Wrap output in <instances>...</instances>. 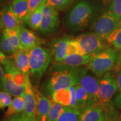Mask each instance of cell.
I'll return each instance as SVG.
<instances>
[{
    "mask_svg": "<svg viewBox=\"0 0 121 121\" xmlns=\"http://www.w3.org/2000/svg\"><path fill=\"white\" fill-rule=\"evenodd\" d=\"M23 98L25 104L24 112L33 121H36L37 99L28 74L25 75V88Z\"/></svg>",
    "mask_w": 121,
    "mask_h": 121,
    "instance_id": "obj_10",
    "label": "cell"
},
{
    "mask_svg": "<svg viewBox=\"0 0 121 121\" xmlns=\"http://www.w3.org/2000/svg\"><path fill=\"white\" fill-rule=\"evenodd\" d=\"M74 40L78 44L84 53L88 55H96L110 46L106 40L94 32L82 34Z\"/></svg>",
    "mask_w": 121,
    "mask_h": 121,
    "instance_id": "obj_5",
    "label": "cell"
},
{
    "mask_svg": "<svg viewBox=\"0 0 121 121\" xmlns=\"http://www.w3.org/2000/svg\"><path fill=\"white\" fill-rule=\"evenodd\" d=\"M118 64L121 66V58H120V60H119V62Z\"/></svg>",
    "mask_w": 121,
    "mask_h": 121,
    "instance_id": "obj_39",
    "label": "cell"
},
{
    "mask_svg": "<svg viewBox=\"0 0 121 121\" xmlns=\"http://www.w3.org/2000/svg\"><path fill=\"white\" fill-rule=\"evenodd\" d=\"M118 121H121V116L120 117V118H119Z\"/></svg>",
    "mask_w": 121,
    "mask_h": 121,
    "instance_id": "obj_40",
    "label": "cell"
},
{
    "mask_svg": "<svg viewBox=\"0 0 121 121\" xmlns=\"http://www.w3.org/2000/svg\"><path fill=\"white\" fill-rule=\"evenodd\" d=\"M25 108L23 96H15L8 107L6 112V117L10 118L15 114L23 112Z\"/></svg>",
    "mask_w": 121,
    "mask_h": 121,
    "instance_id": "obj_24",
    "label": "cell"
},
{
    "mask_svg": "<svg viewBox=\"0 0 121 121\" xmlns=\"http://www.w3.org/2000/svg\"><path fill=\"white\" fill-rule=\"evenodd\" d=\"M81 113L76 109L65 107L57 121H80Z\"/></svg>",
    "mask_w": 121,
    "mask_h": 121,
    "instance_id": "obj_25",
    "label": "cell"
},
{
    "mask_svg": "<svg viewBox=\"0 0 121 121\" xmlns=\"http://www.w3.org/2000/svg\"><path fill=\"white\" fill-rule=\"evenodd\" d=\"M114 102L116 107L121 110V93H119V94L116 96L114 99Z\"/></svg>",
    "mask_w": 121,
    "mask_h": 121,
    "instance_id": "obj_35",
    "label": "cell"
},
{
    "mask_svg": "<svg viewBox=\"0 0 121 121\" xmlns=\"http://www.w3.org/2000/svg\"><path fill=\"white\" fill-rule=\"evenodd\" d=\"M107 42L114 48L121 49V24L109 35Z\"/></svg>",
    "mask_w": 121,
    "mask_h": 121,
    "instance_id": "obj_27",
    "label": "cell"
},
{
    "mask_svg": "<svg viewBox=\"0 0 121 121\" xmlns=\"http://www.w3.org/2000/svg\"><path fill=\"white\" fill-rule=\"evenodd\" d=\"M69 38L64 37L57 40L54 45V60L60 62L67 56V49L69 40Z\"/></svg>",
    "mask_w": 121,
    "mask_h": 121,
    "instance_id": "obj_22",
    "label": "cell"
},
{
    "mask_svg": "<svg viewBox=\"0 0 121 121\" xmlns=\"http://www.w3.org/2000/svg\"><path fill=\"white\" fill-rule=\"evenodd\" d=\"M121 56L118 49L109 46L95 55L87 66L94 75L101 77L106 72L115 69Z\"/></svg>",
    "mask_w": 121,
    "mask_h": 121,
    "instance_id": "obj_3",
    "label": "cell"
},
{
    "mask_svg": "<svg viewBox=\"0 0 121 121\" xmlns=\"http://www.w3.org/2000/svg\"><path fill=\"white\" fill-rule=\"evenodd\" d=\"M3 26H4V25H3L2 20H1V15H0V31H1V30L2 29Z\"/></svg>",
    "mask_w": 121,
    "mask_h": 121,
    "instance_id": "obj_38",
    "label": "cell"
},
{
    "mask_svg": "<svg viewBox=\"0 0 121 121\" xmlns=\"http://www.w3.org/2000/svg\"><path fill=\"white\" fill-rule=\"evenodd\" d=\"M112 119H111L110 116V113L105 112L104 111L103 116L101 118V119L98 121H112Z\"/></svg>",
    "mask_w": 121,
    "mask_h": 121,
    "instance_id": "obj_36",
    "label": "cell"
},
{
    "mask_svg": "<svg viewBox=\"0 0 121 121\" xmlns=\"http://www.w3.org/2000/svg\"><path fill=\"white\" fill-rule=\"evenodd\" d=\"M7 59L8 58L5 56L4 54L0 49V64H2L4 65V63L6 62Z\"/></svg>",
    "mask_w": 121,
    "mask_h": 121,
    "instance_id": "obj_37",
    "label": "cell"
},
{
    "mask_svg": "<svg viewBox=\"0 0 121 121\" xmlns=\"http://www.w3.org/2000/svg\"><path fill=\"white\" fill-rule=\"evenodd\" d=\"M88 69L87 66L75 67L56 62L51 68L44 81V90L51 96L54 92L60 89L78 85Z\"/></svg>",
    "mask_w": 121,
    "mask_h": 121,
    "instance_id": "obj_1",
    "label": "cell"
},
{
    "mask_svg": "<svg viewBox=\"0 0 121 121\" xmlns=\"http://www.w3.org/2000/svg\"><path fill=\"white\" fill-rule=\"evenodd\" d=\"M10 5L20 24L25 22L29 13L28 0H13Z\"/></svg>",
    "mask_w": 121,
    "mask_h": 121,
    "instance_id": "obj_19",
    "label": "cell"
},
{
    "mask_svg": "<svg viewBox=\"0 0 121 121\" xmlns=\"http://www.w3.org/2000/svg\"><path fill=\"white\" fill-rule=\"evenodd\" d=\"M15 66L24 75L29 74V51L21 48L13 54Z\"/></svg>",
    "mask_w": 121,
    "mask_h": 121,
    "instance_id": "obj_17",
    "label": "cell"
},
{
    "mask_svg": "<svg viewBox=\"0 0 121 121\" xmlns=\"http://www.w3.org/2000/svg\"><path fill=\"white\" fill-rule=\"evenodd\" d=\"M19 29L4 28L0 38V49L4 54L13 55L20 49Z\"/></svg>",
    "mask_w": 121,
    "mask_h": 121,
    "instance_id": "obj_8",
    "label": "cell"
},
{
    "mask_svg": "<svg viewBox=\"0 0 121 121\" xmlns=\"http://www.w3.org/2000/svg\"><path fill=\"white\" fill-rule=\"evenodd\" d=\"M121 24V20L108 11L95 20L92 25L93 32L107 41V38Z\"/></svg>",
    "mask_w": 121,
    "mask_h": 121,
    "instance_id": "obj_7",
    "label": "cell"
},
{
    "mask_svg": "<svg viewBox=\"0 0 121 121\" xmlns=\"http://www.w3.org/2000/svg\"><path fill=\"white\" fill-rule=\"evenodd\" d=\"M53 102L65 107H71L77 109L76 99V86L60 89L51 95Z\"/></svg>",
    "mask_w": 121,
    "mask_h": 121,
    "instance_id": "obj_11",
    "label": "cell"
},
{
    "mask_svg": "<svg viewBox=\"0 0 121 121\" xmlns=\"http://www.w3.org/2000/svg\"><path fill=\"white\" fill-rule=\"evenodd\" d=\"M4 76V70L0 64V91L4 90L3 89V79Z\"/></svg>",
    "mask_w": 121,
    "mask_h": 121,
    "instance_id": "obj_34",
    "label": "cell"
},
{
    "mask_svg": "<svg viewBox=\"0 0 121 121\" xmlns=\"http://www.w3.org/2000/svg\"><path fill=\"white\" fill-rule=\"evenodd\" d=\"M11 96L4 90L0 91V109H4L9 107L12 101Z\"/></svg>",
    "mask_w": 121,
    "mask_h": 121,
    "instance_id": "obj_30",
    "label": "cell"
},
{
    "mask_svg": "<svg viewBox=\"0 0 121 121\" xmlns=\"http://www.w3.org/2000/svg\"><path fill=\"white\" fill-rule=\"evenodd\" d=\"M115 69H117V70L118 71L117 76L118 87L119 91L121 93V66L118 63L117 66H116V67Z\"/></svg>",
    "mask_w": 121,
    "mask_h": 121,
    "instance_id": "obj_33",
    "label": "cell"
},
{
    "mask_svg": "<svg viewBox=\"0 0 121 121\" xmlns=\"http://www.w3.org/2000/svg\"><path fill=\"white\" fill-rule=\"evenodd\" d=\"M45 1L46 4H49L58 11L67 8L73 0H45Z\"/></svg>",
    "mask_w": 121,
    "mask_h": 121,
    "instance_id": "obj_28",
    "label": "cell"
},
{
    "mask_svg": "<svg viewBox=\"0 0 121 121\" xmlns=\"http://www.w3.org/2000/svg\"><path fill=\"white\" fill-rule=\"evenodd\" d=\"M45 4V1L44 0L43 3L38 8L30 13L27 16L25 22L33 30H37L40 29L43 16V9Z\"/></svg>",
    "mask_w": 121,
    "mask_h": 121,
    "instance_id": "obj_21",
    "label": "cell"
},
{
    "mask_svg": "<svg viewBox=\"0 0 121 121\" xmlns=\"http://www.w3.org/2000/svg\"><path fill=\"white\" fill-rule=\"evenodd\" d=\"M108 11L111 12L118 19L121 20V0H113Z\"/></svg>",
    "mask_w": 121,
    "mask_h": 121,
    "instance_id": "obj_29",
    "label": "cell"
},
{
    "mask_svg": "<svg viewBox=\"0 0 121 121\" xmlns=\"http://www.w3.org/2000/svg\"><path fill=\"white\" fill-rule=\"evenodd\" d=\"M60 25L58 11L49 4H45L43 9V16L39 30L43 34L55 31Z\"/></svg>",
    "mask_w": 121,
    "mask_h": 121,
    "instance_id": "obj_9",
    "label": "cell"
},
{
    "mask_svg": "<svg viewBox=\"0 0 121 121\" xmlns=\"http://www.w3.org/2000/svg\"><path fill=\"white\" fill-rule=\"evenodd\" d=\"M0 15L4 28L15 29L22 26V24L12 10L10 4L3 7L0 12Z\"/></svg>",
    "mask_w": 121,
    "mask_h": 121,
    "instance_id": "obj_16",
    "label": "cell"
},
{
    "mask_svg": "<svg viewBox=\"0 0 121 121\" xmlns=\"http://www.w3.org/2000/svg\"><path fill=\"white\" fill-rule=\"evenodd\" d=\"M51 60V54L48 49L39 45L30 50L29 73L40 80L47 70Z\"/></svg>",
    "mask_w": 121,
    "mask_h": 121,
    "instance_id": "obj_4",
    "label": "cell"
},
{
    "mask_svg": "<svg viewBox=\"0 0 121 121\" xmlns=\"http://www.w3.org/2000/svg\"><path fill=\"white\" fill-rule=\"evenodd\" d=\"M94 56L93 55L77 53L68 54L60 62L68 66L75 67L85 66L88 64Z\"/></svg>",
    "mask_w": 121,
    "mask_h": 121,
    "instance_id": "obj_20",
    "label": "cell"
},
{
    "mask_svg": "<svg viewBox=\"0 0 121 121\" xmlns=\"http://www.w3.org/2000/svg\"><path fill=\"white\" fill-rule=\"evenodd\" d=\"M37 99L36 121H47V115L52 102L39 91L35 94Z\"/></svg>",
    "mask_w": 121,
    "mask_h": 121,
    "instance_id": "obj_15",
    "label": "cell"
},
{
    "mask_svg": "<svg viewBox=\"0 0 121 121\" xmlns=\"http://www.w3.org/2000/svg\"><path fill=\"white\" fill-rule=\"evenodd\" d=\"M4 1V0H0V2H2V1Z\"/></svg>",
    "mask_w": 121,
    "mask_h": 121,
    "instance_id": "obj_41",
    "label": "cell"
},
{
    "mask_svg": "<svg viewBox=\"0 0 121 121\" xmlns=\"http://www.w3.org/2000/svg\"><path fill=\"white\" fill-rule=\"evenodd\" d=\"M25 85L18 84L13 78L11 73L4 71L3 79V89L4 91L13 96H23L25 92Z\"/></svg>",
    "mask_w": 121,
    "mask_h": 121,
    "instance_id": "obj_14",
    "label": "cell"
},
{
    "mask_svg": "<svg viewBox=\"0 0 121 121\" xmlns=\"http://www.w3.org/2000/svg\"><path fill=\"white\" fill-rule=\"evenodd\" d=\"M65 108V106L61 104L54 102H52L47 115V121H57Z\"/></svg>",
    "mask_w": 121,
    "mask_h": 121,
    "instance_id": "obj_26",
    "label": "cell"
},
{
    "mask_svg": "<svg viewBox=\"0 0 121 121\" xmlns=\"http://www.w3.org/2000/svg\"><path fill=\"white\" fill-rule=\"evenodd\" d=\"M100 78L88 73V72L82 77L79 85L86 91L90 97L91 104L97 105L99 94Z\"/></svg>",
    "mask_w": 121,
    "mask_h": 121,
    "instance_id": "obj_12",
    "label": "cell"
},
{
    "mask_svg": "<svg viewBox=\"0 0 121 121\" xmlns=\"http://www.w3.org/2000/svg\"><path fill=\"white\" fill-rule=\"evenodd\" d=\"M95 5L87 0H81L69 12L66 19V25L71 32L84 29L94 17Z\"/></svg>",
    "mask_w": 121,
    "mask_h": 121,
    "instance_id": "obj_2",
    "label": "cell"
},
{
    "mask_svg": "<svg viewBox=\"0 0 121 121\" xmlns=\"http://www.w3.org/2000/svg\"><path fill=\"white\" fill-rule=\"evenodd\" d=\"M19 39L21 48L28 51L43 43V40L38 37L34 33L22 26L19 29Z\"/></svg>",
    "mask_w": 121,
    "mask_h": 121,
    "instance_id": "obj_13",
    "label": "cell"
},
{
    "mask_svg": "<svg viewBox=\"0 0 121 121\" xmlns=\"http://www.w3.org/2000/svg\"><path fill=\"white\" fill-rule=\"evenodd\" d=\"M118 87L117 78L110 72H106L100 78L99 94L97 105L104 108L110 103Z\"/></svg>",
    "mask_w": 121,
    "mask_h": 121,
    "instance_id": "obj_6",
    "label": "cell"
},
{
    "mask_svg": "<svg viewBox=\"0 0 121 121\" xmlns=\"http://www.w3.org/2000/svg\"><path fill=\"white\" fill-rule=\"evenodd\" d=\"M76 99L77 109L81 112L89 105H91L90 97L86 91L80 85H76Z\"/></svg>",
    "mask_w": 121,
    "mask_h": 121,
    "instance_id": "obj_23",
    "label": "cell"
},
{
    "mask_svg": "<svg viewBox=\"0 0 121 121\" xmlns=\"http://www.w3.org/2000/svg\"><path fill=\"white\" fill-rule=\"evenodd\" d=\"M43 1L44 0H28L29 13L38 8L43 3Z\"/></svg>",
    "mask_w": 121,
    "mask_h": 121,
    "instance_id": "obj_32",
    "label": "cell"
},
{
    "mask_svg": "<svg viewBox=\"0 0 121 121\" xmlns=\"http://www.w3.org/2000/svg\"><path fill=\"white\" fill-rule=\"evenodd\" d=\"M6 121H33L30 119L25 113L22 112L19 114H15L12 117L9 118V119Z\"/></svg>",
    "mask_w": 121,
    "mask_h": 121,
    "instance_id": "obj_31",
    "label": "cell"
},
{
    "mask_svg": "<svg viewBox=\"0 0 121 121\" xmlns=\"http://www.w3.org/2000/svg\"><path fill=\"white\" fill-rule=\"evenodd\" d=\"M80 121H98L104 115V108L102 106L91 104L80 112Z\"/></svg>",
    "mask_w": 121,
    "mask_h": 121,
    "instance_id": "obj_18",
    "label": "cell"
}]
</instances>
